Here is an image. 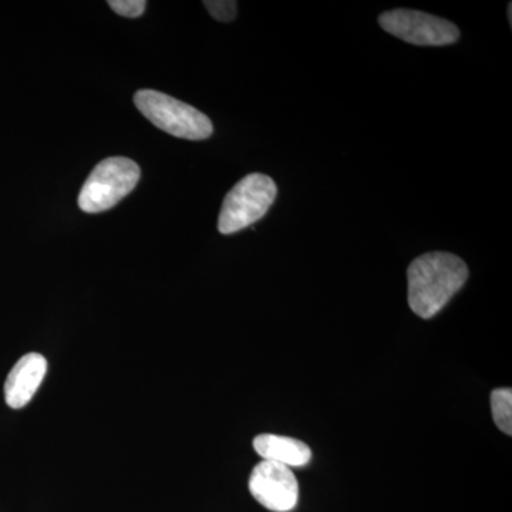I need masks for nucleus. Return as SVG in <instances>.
Instances as JSON below:
<instances>
[{"label": "nucleus", "mask_w": 512, "mask_h": 512, "mask_svg": "<svg viewBox=\"0 0 512 512\" xmlns=\"http://www.w3.org/2000/svg\"><path fill=\"white\" fill-rule=\"evenodd\" d=\"M463 259L448 252H430L414 259L407 269L409 305L417 316L430 319L466 284Z\"/></svg>", "instance_id": "f257e3e1"}, {"label": "nucleus", "mask_w": 512, "mask_h": 512, "mask_svg": "<svg viewBox=\"0 0 512 512\" xmlns=\"http://www.w3.org/2000/svg\"><path fill=\"white\" fill-rule=\"evenodd\" d=\"M134 103L146 119L171 136L200 141L214 133V126L204 113L167 94L140 90L134 96Z\"/></svg>", "instance_id": "f03ea898"}, {"label": "nucleus", "mask_w": 512, "mask_h": 512, "mask_svg": "<svg viewBox=\"0 0 512 512\" xmlns=\"http://www.w3.org/2000/svg\"><path fill=\"white\" fill-rule=\"evenodd\" d=\"M278 188L265 174H249L231 188L222 202L218 231L235 234L262 220L274 204Z\"/></svg>", "instance_id": "7ed1b4c3"}, {"label": "nucleus", "mask_w": 512, "mask_h": 512, "mask_svg": "<svg viewBox=\"0 0 512 512\" xmlns=\"http://www.w3.org/2000/svg\"><path fill=\"white\" fill-rule=\"evenodd\" d=\"M141 170L136 161L110 157L97 164L83 184L79 207L87 214L110 210L136 188Z\"/></svg>", "instance_id": "20e7f679"}, {"label": "nucleus", "mask_w": 512, "mask_h": 512, "mask_svg": "<svg viewBox=\"0 0 512 512\" xmlns=\"http://www.w3.org/2000/svg\"><path fill=\"white\" fill-rule=\"evenodd\" d=\"M384 32L417 46H447L460 39L454 23L419 10L394 9L379 16Z\"/></svg>", "instance_id": "39448f33"}, {"label": "nucleus", "mask_w": 512, "mask_h": 512, "mask_svg": "<svg viewBox=\"0 0 512 512\" xmlns=\"http://www.w3.org/2000/svg\"><path fill=\"white\" fill-rule=\"evenodd\" d=\"M249 491L269 511L288 512L299 500V484L291 468L262 461L252 470Z\"/></svg>", "instance_id": "423d86ee"}, {"label": "nucleus", "mask_w": 512, "mask_h": 512, "mask_svg": "<svg viewBox=\"0 0 512 512\" xmlns=\"http://www.w3.org/2000/svg\"><path fill=\"white\" fill-rule=\"evenodd\" d=\"M47 373V360L40 353H28L10 370L5 383V400L12 409H22L33 399Z\"/></svg>", "instance_id": "0eeeda50"}, {"label": "nucleus", "mask_w": 512, "mask_h": 512, "mask_svg": "<svg viewBox=\"0 0 512 512\" xmlns=\"http://www.w3.org/2000/svg\"><path fill=\"white\" fill-rule=\"evenodd\" d=\"M254 448L265 461L289 468L306 466L312 458V450L308 444L276 434H259L254 439Z\"/></svg>", "instance_id": "6e6552de"}, {"label": "nucleus", "mask_w": 512, "mask_h": 512, "mask_svg": "<svg viewBox=\"0 0 512 512\" xmlns=\"http://www.w3.org/2000/svg\"><path fill=\"white\" fill-rule=\"evenodd\" d=\"M491 412L494 423L503 433L512 434V390L497 389L491 393Z\"/></svg>", "instance_id": "1a4fd4ad"}, {"label": "nucleus", "mask_w": 512, "mask_h": 512, "mask_svg": "<svg viewBox=\"0 0 512 512\" xmlns=\"http://www.w3.org/2000/svg\"><path fill=\"white\" fill-rule=\"evenodd\" d=\"M205 8L211 13L212 18L220 22H231L237 16V2L232 0H208L204 2Z\"/></svg>", "instance_id": "9d476101"}, {"label": "nucleus", "mask_w": 512, "mask_h": 512, "mask_svg": "<svg viewBox=\"0 0 512 512\" xmlns=\"http://www.w3.org/2000/svg\"><path fill=\"white\" fill-rule=\"evenodd\" d=\"M109 6L117 15L124 18H140L146 10L147 2L144 0H110Z\"/></svg>", "instance_id": "9b49d317"}]
</instances>
